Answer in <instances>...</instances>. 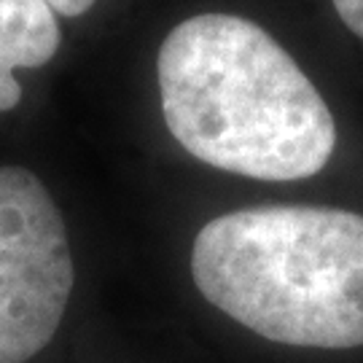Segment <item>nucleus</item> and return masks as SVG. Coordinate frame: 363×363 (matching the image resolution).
<instances>
[{"instance_id": "obj_1", "label": "nucleus", "mask_w": 363, "mask_h": 363, "mask_svg": "<svg viewBox=\"0 0 363 363\" xmlns=\"http://www.w3.org/2000/svg\"><path fill=\"white\" fill-rule=\"evenodd\" d=\"M156 76L169 135L210 167L301 181L318 175L337 148V124L320 91L250 19H183L162 40Z\"/></svg>"}, {"instance_id": "obj_2", "label": "nucleus", "mask_w": 363, "mask_h": 363, "mask_svg": "<svg viewBox=\"0 0 363 363\" xmlns=\"http://www.w3.org/2000/svg\"><path fill=\"white\" fill-rule=\"evenodd\" d=\"M191 277L213 307L253 334L318 350L363 347V216L264 205L205 223Z\"/></svg>"}, {"instance_id": "obj_3", "label": "nucleus", "mask_w": 363, "mask_h": 363, "mask_svg": "<svg viewBox=\"0 0 363 363\" xmlns=\"http://www.w3.org/2000/svg\"><path fill=\"white\" fill-rule=\"evenodd\" d=\"M76 283L62 213L30 169L0 167V363H27L54 339Z\"/></svg>"}, {"instance_id": "obj_4", "label": "nucleus", "mask_w": 363, "mask_h": 363, "mask_svg": "<svg viewBox=\"0 0 363 363\" xmlns=\"http://www.w3.org/2000/svg\"><path fill=\"white\" fill-rule=\"evenodd\" d=\"M60 43V22L46 0H0V113L13 111L22 100L13 70L52 62Z\"/></svg>"}, {"instance_id": "obj_5", "label": "nucleus", "mask_w": 363, "mask_h": 363, "mask_svg": "<svg viewBox=\"0 0 363 363\" xmlns=\"http://www.w3.org/2000/svg\"><path fill=\"white\" fill-rule=\"evenodd\" d=\"M337 9L339 19L347 25L350 33L363 38V0H331Z\"/></svg>"}, {"instance_id": "obj_6", "label": "nucleus", "mask_w": 363, "mask_h": 363, "mask_svg": "<svg viewBox=\"0 0 363 363\" xmlns=\"http://www.w3.org/2000/svg\"><path fill=\"white\" fill-rule=\"evenodd\" d=\"M54 9V13H62V16H81L86 13L97 3V0H46Z\"/></svg>"}]
</instances>
